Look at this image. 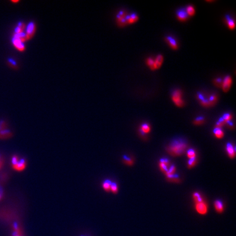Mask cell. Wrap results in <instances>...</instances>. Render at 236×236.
Instances as JSON below:
<instances>
[{
	"instance_id": "obj_7",
	"label": "cell",
	"mask_w": 236,
	"mask_h": 236,
	"mask_svg": "<svg viewBox=\"0 0 236 236\" xmlns=\"http://www.w3.org/2000/svg\"><path fill=\"white\" fill-rule=\"evenodd\" d=\"M12 235L11 236H25L24 231L20 225L16 222H14L11 225Z\"/></svg>"
},
{
	"instance_id": "obj_21",
	"label": "cell",
	"mask_w": 236,
	"mask_h": 236,
	"mask_svg": "<svg viewBox=\"0 0 236 236\" xmlns=\"http://www.w3.org/2000/svg\"><path fill=\"white\" fill-rule=\"evenodd\" d=\"M122 161L124 164L128 166H132L134 164V160L131 157L128 156V155H124L122 157Z\"/></svg>"
},
{
	"instance_id": "obj_12",
	"label": "cell",
	"mask_w": 236,
	"mask_h": 236,
	"mask_svg": "<svg viewBox=\"0 0 236 236\" xmlns=\"http://www.w3.org/2000/svg\"><path fill=\"white\" fill-rule=\"evenodd\" d=\"M12 43L14 47L16 48L20 52H23L25 50V45L23 44V42H21L20 40H19L18 38H16V37L13 36V37L12 38Z\"/></svg>"
},
{
	"instance_id": "obj_26",
	"label": "cell",
	"mask_w": 236,
	"mask_h": 236,
	"mask_svg": "<svg viewBox=\"0 0 236 236\" xmlns=\"http://www.w3.org/2000/svg\"><path fill=\"white\" fill-rule=\"evenodd\" d=\"M206 121V119L204 116H198L196 117V118L193 121V124L195 125L200 126L201 125L204 124Z\"/></svg>"
},
{
	"instance_id": "obj_13",
	"label": "cell",
	"mask_w": 236,
	"mask_h": 236,
	"mask_svg": "<svg viewBox=\"0 0 236 236\" xmlns=\"http://www.w3.org/2000/svg\"><path fill=\"white\" fill-rule=\"evenodd\" d=\"M226 150L228 154V156L230 159H233L236 156V149L233 147L232 143L228 142L226 145Z\"/></svg>"
},
{
	"instance_id": "obj_19",
	"label": "cell",
	"mask_w": 236,
	"mask_h": 236,
	"mask_svg": "<svg viewBox=\"0 0 236 236\" xmlns=\"http://www.w3.org/2000/svg\"><path fill=\"white\" fill-rule=\"evenodd\" d=\"M208 101L210 107L214 106L218 101V96L216 94H213L208 97Z\"/></svg>"
},
{
	"instance_id": "obj_10",
	"label": "cell",
	"mask_w": 236,
	"mask_h": 236,
	"mask_svg": "<svg viewBox=\"0 0 236 236\" xmlns=\"http://www.w3.org/2000/svg\"><path fill=\"white\" fill-rule=\"evenodd\" d=\"M176 16L178 19L180 21H186L188 20L189 16L186 11L185 8H180L177 10Z\"/></svg>"
},
{
	"instance_id": "obj_29",
	"label": "cell",
	"mask_w": 236,
	"mask_h": 236,
	"mask_svg": "<svg viewBox=\"0 0 236 236\" xmlns=\"http://www.w3.org/2000/svg\"><path fill=\"white\" fill-rule=\"evenodd\" d=\"M7 64L10 67H11L13 69H16L18 68V63L16 62V61L13 58H11V57L8 58L7 59Z\"/></svg>"
},
{
	"instance_id": "obj_36",
	"label": "cell",
	"mask_w": 236,
	"mask_h": 236,
	"mask_svg": "<svg viewBox=\"0 0 236 236\" xmlns=\"http://www.w3.org/2000/svg\"><path fill=\"white\" fill-rule=\"evenodd\" d=\"M159 167H160V170L163 172L164 173V174L167 172H168V167H168L167 165H166L164 164L159 162Z\"/></svg>"
},
{
	"instance_id": "obj_39",
	"label": "cell",
	"mask_w": 236,
	"mask_h": 236,
	"mask_svg": "<svg viewBox=\"0 0 236 236\" xmlns=\"http://www.w3.org/2000/svg\"><path fill=\"white\" fill-rule=\"evenodd\" d=\"M159 162L164 164L166 165H167L168 167H169L170 165H171L169 160H168V159H167V158H161L160 161H159Z\"/></svg>"
},
{
	"instance_id": "obj_4",
	"label": "cell",
	"mask_w": 236,
	"mask_h": 236,
	"mask_svg": "<svg viewBox=\"0 0 236 236\" xmlns=\"http://www.w3.org/2000/svg\"><path fill=\"white\" fill-rule=\"evenodd\" d=\"M183 92L180 89H176L172 93L171 99L173 102L178 107H183L185 105V102L183 98Z\"/></svg>"
},
{
	"instance_id": "obj_22",
	"label": "cell",
	"mask_w": 236,
	"mask_h": 236,
	"mask_svg": "<svg viewBox=\"0 0 236 236\" xmlns=\"http://www.w3.org/2000/svg\"><path fill=\"white\" fill-rule=\"evenodd\" d=\"M213 133L218 139H221L224 136V132L221 128H215L213 130Z\"/></svg>"
},
{
	"instance_id": "obj_9",
	"label": "cell",
	"mask_w": 236,
	"mask_h": 236,
	"mask_svg": "<svg viewBox=\"0 0 236 236\" xmlns=\"http://www.w3.org/2000/svg\"><path fill=\"white\" fill-rule=\"evenodd\" d=\"M36 31V25L33 22H30L28 23L26 28V36L27 37V40H28L31 39L34 35Z\"/></svg>"
},
{
	"instance_id": "obj_27",
	"label": "cell",
	"mask_w": 236,
	"mask_h": 236,
	"mask_svg": "<svg viewBox=\"0 0 236 236\" xmlns=\"http://www.w3.org/2000/svg\"><path fill=\"white\" fill-rule=\"evenodd\" d=\"M146 64L148 66L149 68L152 71H155L156 70L155 68V64H154V59H153L152 57H148L145 60Z\"/></svg>"
},
{
	"instance_id": "obj_2",
	"label": "cell",
	"mask_w": 236,
	"mask_h": 236,
	"mask_svg": "<svg viewBox=\"0 0 236 236\" xmlns=\"http://www.w3.org/2000/svg\"><path fill=\"white\" fill-rule=\"evenodd\" d=\"M11 166L15 171L22 172L27 166V161L25 159L20 158L18 155H14L11 158Z\"/></svg>"
},
{
	"instance_id": "obj_23",
	"label": "cell",
	"mask_w": 236,
	"mask_h": 236,
	"mask_svg": "<svg viewBox=\"0 0 236 236\" xmlns=\"http://www.w3.org/2000/svg\"><path fill=\"white\" fill-rule=\"evenodd\" d=\"M192 197L194 202L196 203H198L202 202H203L204 200L202 195L198 192H193L192 195Z\"/></svg>"
},
{
	"instance_id": "obj_16",
	"label": "cell",
	"mask_w": 236,
	"mask_h": 236,
	"mask_svg": "<svg viewBox=\"0 0 236 236\" xmlns=\"http://www.w3.org/2000/svg\"><path fill=\"white\" fill-rule=\"evenodd\" d=\"M225 20L226 22V24L229 29H230L231 30H233L235 29L236 26L235 21L231 16L228 14H226L225 16Z\"/></svg>"
},
{
	"instance_id": "obj_35",
	"label": "cell",
	"mask_w": 236,
	"mask_h": 236,
	"mask_svg": "<svg viewBox=\"0 0 236 236\" xmlns=\"http://www.w3.org/2000/svg\"><path fill=\"white\" fill-rule=\"evenodd\" d=\"M225 120L223 119V118L222 117H220V118H219V119L217 120L215 124V128H221L223 126H224L225 125Z\"/></svg>"
},
{
	"instance_id": "obj_33",
	"label": "cell",
	"mask_w": 236,
	"mask_h": 236,
	"mask_svg": "<svg viewBox=\"0 0 236 236\" xmlns=\"http://www.w3.org/2000/svg\"><path fill=\"white\" fill-rule=\"evenodd\" d=\"M186 152V155L189 159H192L196 157V154L195 151L193 149H188Z\"/></svg>"
},
{
	"instance_id": "obj_31",
	"label": "cell",
	"mask_w": 236,
	"mask_h": 236,
	"mask_svg": "<svg viewBox=\"0 0 236 236\" xmlns=\"http://www.w3.org/2000/svg\"><path fill=\"white\" fill-rule=\"evenodd\" d=\"M197 163V159L196 157L192 159H189L188 162H187V167L189 169L193 168Z\"/></svg>"
},
{
	"instance_id": "obj_32",
	"label": "cell",
	"mask_w": 236,
	"mask_h": 236,
	"mask_svg": "<svg viewBox=\"0 0 236 236\" xmlns=\"http://www.w3.org/2000/svg\"><path fill=\"white\" fill-rule=\"evenodd\" d=\"M213 83L217 88H221L222 85H223V79L221 77L216 78L213 79Z\"/></svg>"
},
{
	"instance_id": "obj_5",
	"label": "cell",
	"mask_w": 236,
	"mask_h": 236,
	"mask_svg": "<svg viewBox=\"0 0 236 236\" xmlns=\"http://www.w3.org/2000/svg\"><path fill=\"white\" fill-rule=\"evenodd\" d=\"M128 15V14L123 10L120 11L116 14V22L120 27H124L128 24L127 20Z\"/></svg>"
},
{
	"instance_id": "obj_24",
	"label": "cell",
	"mask_w": 236,
	"mask_h": 236,
	"mask_svg": "<svg viewBox=\"0 0 236 236\" xmlns=\"http://www.w3.org/2000/svg\"><path fill=\"white\" fill-rule=\"evenodd\" d=\"M112 183V181L109 179H106L103 181L102 184V186L105 191H106V192L110 191V189H111Z\"/></svg>"
},
{
	"instance_id": "obj_6",
	"label": "cell",
	"mask_w": 236,
	"mask_h": 236,
	"mask_svg": "<svg viewBox=\"0 0 236 236\" xmlns=\"http://www.w3.org/2000/svg\"><path fill=\"white\" fill-rule=\"evenodd\" d=\"M195 208L196 212L200 215H206L208 211V204L206 202H202L198 203H196Z\"/></svg>"
},
{
	"instance_id": "obj_1",
	"label": "cell",
	"mask_w": 236,
	"mask_h": 236,
	"mask_svg": "<svg viewBox=\"0 0 236 236\" xmlns=\"http://www.w3.org/2000/svg\"><path fill=\"white\" fill-rule=\"evenodd\" d=\"M188 145L185 140L181 138L175 139L171 142L166 148L168 154L173 157L182 156L188 150Z\"/></svg>"
},
{
	"instance_id": "obj_25",
	"label": "cell",
	"mask_w": 236,
	"mask_h": 236,
	"mask_svg": "<svg viewBox=\"0 0 236 236\" xmlns=\"http://www.w3.org/2000/svg\"><path fill=\"white\" fill-rule=\"evenodd\" d=\"M25 24H24V23H23V22H19L18 25H17V26H16V28H15V30H14V33L15 34H18V33H22V32H23V31H24V29L25 28Z\"/></svg>"
},
{
	"instance_id": "obj_38",
	"label": "cell",
	"mask_w": 236,
	"mask_h": 236,
	"mask_svg": "<svg viewBox=\"0 0 236 236\" xmlns=\"http://www.w3.org/2000/svg\"><path fill=\"white\" fill-rule=\"evenodd\" d=\"M176 170V166L174 164H171L170 165L169 168H168V172H167L165 174H174Z\"/></svg>"
},
{
	"instance_id": "obj_28",
	"label": "cell",
	"mask_w": 236,
	"mask_h": 236,
	"mask_svg": "<svg viewBox=\"0 0 236 236\" xmlns=\"http://www.w3.org/2000/svg\"><path fill=\"white\" fill-rule=\"evenodd\" d=\"M140 129L142 132H144V133H145V134L149 133L151 131L150 126L148 123H143V124H142Z\"/></svg>"
},
{
	"instance_id": "obj_30",
	"label": "cell",
	"mask_w": 236,
	"mask_h": 236,
	"mask_svg": "<svg viewBox=\"0 0 236 236\" xmlns=\"http://www.w3.org/2000/svg\"><path fill=\"white\" fill-rule=\"evenodd\" d=\"M186 11L187 12L189 16H193L195 14V9L194 8V7L191 5V4H189L188 5L186 8H185Z\"/></svg>"
},
{
	"instance_id": "obj_40",
	"label": "cell",
	"mask_w": 236,
	"mask_h": 236,
	"mask_svg": "<svg viewBox=\"0 0 236 236\" xmlns=\"http://www.w3.org/2000/svg\"><path fill=\"white\" fill-rule=\"evenodd\" d=\"M225 124H226L227 126L228 127V128H230L231 130L233 129L234 128H235L234 123H233V122L232 121V120H229V121H228L226 122Z\"/></svg>"
},
{
	"instance_id": "obj_43",
	"label": "cell",
	"mask_w": 236,
	"mask_h": 236,
	"mask_svg": "<svg viewBox=\"0 0 236 236\" xmlns=\"http://www.w3.org/2000/svg\"><path fill=\"white\" fill-rule=\"evenodd\" d=\"M12 2H14V3H17V2H18L19 1H12Z\"/></svg>"
},
{
	"instance_id": "obj_37",
	"label": "cell",
	"mask_w": 236,
	"mask_h": 236,
	"mask_svg": "<svg viewBox=\"0 0 236 236\" xmlns=\"http://www.w3.org/2000/svg\"><path fill=\"white\" fill-rule=\"evenodd\" d=\"M221 117H222V118H223V119L225 120V123L227 122V121H228L229 120H232V114H231L229 113H224V114L223 115V116H221Z\"/></svg>"
},
{
	"instance_id": "obj_8",
	"label": "cell",
	"mask_w": 236,
	"mask_h": 236,
	"mask_svg": "<svg viewBox=\"0 0 236 236\" xmlns=\"http://www.w3.org/2000/svg\"><path fill=\"white\" fill-rule=\"evenodd\" d=\"M232 78L230 75H227L223 79V83L222 85V90L224 92H228L230 89L231 88L232 85Z\"/></svg>"
},
{
	"instance_id": "obj_15",
	"label": "cell",
	"mask_w": 236,
	"mask_h": 236,
	"mask_svg": "<svg viewBox=\"0 0 236 236\" xmlns=\"http://www.w3.org/2000/svg\"><path fill=\"white\" fill-rule=\"evenodd\" d=\"M214 208L216 212L219 214H222L224 212V204L223 201L220 200H216L214 202Z\"/></svg>"
},
{
	"instance_id": "obj_17",
	"label": "cell",
	"mask_w": 236,
	"mask_h": 236,
	"mask_svg": "<svg viewBox=\"0 0 236 236\" xmlns=\"http://www.w3.org/2000/svg\"><path fill=\"white\" fill-rule=\"evenodd\" d=\"M165 175L166 176V179L168 181L176 183H180V178L178 174L174 173V174H166Z\"/></svg>"
},
{
	"instance_id": "obj_14",
	"label": "cell",
	"mask_w": 236,
	"mask_h": 236,
	"mask_svg": "<svg viewBox=\"0 0 236 236\" xmlns=\"http://www.w3.org/2000/svg\"><path fill=\"white\" fill-rule=\"evenodd\" d=\"M165 40L168 43L169 46L173 50H176L178 48V45L176 40L171 36H167L165 37Z\"/></svg>"
},
{
	"instance_id": "obj_34",
	"label": "cell",
	"mask_w": 236,
	"mask_h": 236,
	"mask_svg": "<svg viewBox=\"0 0 236 236\" xmlns=\"http://www.w3.org/2000/svg\"><path fill=\"white\" fill-rule=\"evenodd\" d=\"M118 191H119V188H118V184L116 182H112L111 184V186L110 191H111L114 194H116L118 192Z\"/></svg>"
},
{
	"instance_id": "obj_41",
	"label": "cell",
	"mask_w": 236,
	"mask_h": 236,
	"mask_svg": "<svg viewBox=\"0 0 236 236\" xmlns=\"http://www.w3.org/2000/svg\"><path fill=\"white\" fill-rule=\"evenodd\" d=\"M4 164V157L0 154V171L3 168Z\"/></svg>"
},
{
	"instance_id": "obj_11",
	"label": "cell",
	"mask_w": 236,
	"mask_h": 236,
	"mask_svg": "<svg viewBox=\"0 0 236 236\" xmlns=\"http://www.w3.org/2000/svg\"><path fill=\"white\" fill-rule=\"evenodd\" d=\"M197 99L202 106L206 108L210 107L208 103V98L204 96L202 92H198L197 93Z\"/></svg>"
},
{
	"instance_id": "obj_3",
	"label": "cell",
	"mask_w": 236,
	"mask_h": 236,
	"mask_svg": "<svg viewBox=\"0 0 236 236\" xmlns=\"http://www.w3.org/2000/svg\"><path fill=\"white\" fill-rule=\"evenodd\" d=\"M13 135V132L8 128L4 120L0 121V140H6L11 138Z\"/></svg>"
},
{
	"instance_id": "obj_42",
	"label": "cell",
	"mask_w": 236,
	"mask_h": 236,
	"mask_svg": "<svg viewBox=\"0 0 236 236\" xmlns=\"http://www.w3.org/2000/svg\"><path fill=\"white\" fill-rule=\"evenodd\" d=\"M4 197V191L3 189L2 188V187L0 185V201L2 200Z\"/></svg>"
},
{
	"instance_id": "obj_44",
	"label": "cell",
	"mask_w": 236,
	"mask_h": 236,
	"mask_svg": "<svg viewBox=\"0 0 236 236\" xmlns=\"http://www.w3.org/2000/svg\"></svg>"
},
{
	"instance_id": "obj_20",
	"label": "cell",
	"mask_w": 236,
	"mask_h": 236,
	"mask_svg": "<svg viewBox=\"0 0 236 236\" xmlns=\"http://www.w3.org/2000/svg\"><path fill=\"white\" fill-rule=\"evenodd\" d=\"M127 20L128 24H133L139 20V16H138L136 13H132V14L128 15Z\"/></svg>"
},
{
	"instance_id": "obj_18",
	"label": "cell",
	"mask_w": 236,
	"mask_h": 236,
	"mask_svg": "<svg viewBox=\"0 0 236 236\" xmlns=\"http://www.w3.org/2000/svg\"><path fill=\"white\" fill-rule=\"evenodd\" d=\"M163 62H164V56L162 54H159L156 56V59L154 60L155 69H159L163 64Z\"/></svg>"
}]
</instances>
